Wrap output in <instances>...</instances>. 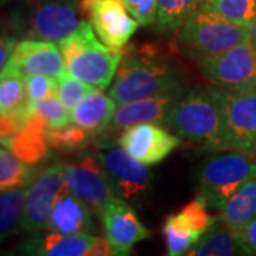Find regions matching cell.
<instances>
[{
    "mask_svg": "<svg viewBox=\"0 0 256 256\" xmlns=\"http://www.w3.org/2000/svg\"><path fill=\"white\" fill-rule=\"evenodd\" d=\"M246 40H249L248 26L222 18L204 2L181 26L176 44L182 54L200 60L224 53Z\"/></svg>",
    "mask_w": 256,
    "mask_h": 256,
    "instance_id": "cell-5",
    "label": "cell"
},
{
    "mask_svg": "<svg viewBox=\"0 0 256 256\" xmlns=\"http://www.w3.org/2000/svg\"><path fill=\"white\" fill-rule=\"evenodd\" d=\"M256 175V162L239 151L212 156L198 175V195L208 208L220 210L229 196L248 178Z\"/></svg>",
    "mask_w": 256,
    "mask_h": 256,
    "instance_id": "cell-6",
    "label": "cell"
},
{
    "mask_svg": "<svg viewBox=\"0 0 256 256\" xmlns=\"http://www.w3.org/2000/svg\"><path fill=\"white\" fill-rule=\"evenodd\" d=\"M28 112H36L44 120L48 130H57L72 122L70 110L64 106L57 96H50L28 106Z\"/></svg>",
    "mask_w": 256,
    "mask_h": 256,
    "instance_id": "cell-31",
    "label": "cell"
},
{
    "mask_svg": "<svg viewBox=\"0 0 256 256\" xmlns=\"http://www.w3.org/2000/svg\"><path fill=\"white\" fill-rule=\"evenodd\" d=\"M184 90H186V82L172 62L160 54L154 46L134 44L122 50L110 96L117 104H124Z\"/></svg>",
    "mask_w": 256,
    "mask_h": 256,
    "instance_id": "cell-1",
    "label": "cell"
},
{
    "mask_svg": "<svg viewBox=\"0 0 256 256\" xmlns=\"http://www.w3.org/2000/svg\"><path fill=\"white\" fill-rule=\"evenodd\" d=\"M82 12L101 42L112 48H122L140 26L124 0H82Z\"/></svg>",
    "mask_w": 256,
    "mask_h": 256,
    "instance_id": "cell-11",
    "label": "cell"
},
{
    "mask_svg": "<svg viewBox=\"0 0 256 256\" xmlns=\"http://www.w3.org/2000/svg\"><path fill=\"white\" fill-rule=\"evenodd\" d=\"M47 124L36 112H28L18 132L6 142L13 154L26 164H36L43 161L48 154V142L46 138Z\"/></svg>",
    "mask_w": 256,
    "mask_h": 256,
    "instance_id": "cell-19",
    "label": "cell"
},
{
    "mask_svg": "<svg viewBox=\"0 0 256 256\" xmlns=\"http://www.w3.org/2000/svg\"><path fill=\"white\" fill-rule=\"evenodd\" d=\"M94 137L90 131L80 127L77 124L74 126H66L57 130H47L46 138L48 146L57 151L63 152H76L82 151Z\"/></svg>",
    "mask_w": 256,
    "mask_h": 256,
    "instance_id": "cell-28",
    "label": "cell"
},
{
    "mask_svg": "<svg viewBox=\"0 0 256 256\" xmlns=\"http://www.w3.org/2000/svg\"><path fill=\"white\" fill-rule=\"evenodd\" d=\"M12 2H13V0H0V10L4 9L8 4H10V3H12Z\"/></svg>",
    "mask_w": 256,
    "mask_h": 256,
    "instance_id": "cell-39",
    "label": "cell"
},
{
    "mask_svg": "<svg viewBox=\"0 0 256 256\" xmlns=\"http://www.w3.org/2000/svg\"><path fill=\"white\" fill-rule=\"evenodd\" d=\"M106 238L117 256L132 254V248L151 236V230L140 220L137 212L124 198H112L100 214Z\"/></svg>",
    "mask_w": 256,
    "mask_h": 256,
    "instance_id": "cell-14",
    "label": "cell"
},
{
    "mask_svg": "<svg viewBox=\"0 0 256 256\" xmlns=\"http://www.w3.org/2000/svg\"><path fill=\"white\" fill-rule=\"evenodd\" d=\"M92 208L68 190L54 204L47 230L60 234H92Z\"/></svg>",
    "mask_w": 256,
    "mask_h": 256,
    "instance_id": "cell-18",
    "label": "cell"
},
{
    "mask_svg": "<svg viewBox=\"0 0 256 256\" xmlns=\"http://www.w3.org/2000/svg\"><path fill=\"white\" fill-rule=\"evenodd\" d=\"M249 158H250V160H254V161H255L256 162V148L255 150H254V151H252V152H250V154H249Z\"/></svg>",
    "mask_w": 256,
    "mask_h": 256,
    "instance_id": "cell-40",
    "label": "cell"
},
{
    "mask_svg": "<svg viewBox=\"0 0 256 256\" xmlns=\"http://www.w3.org/2000/svg\"><path fill=\"white\" fill-rule=\"evenodd\" d=\"M248 28H249V40L256 48V18L252 20V23Z\"/></svg>",
    "mask_w": 256,
    "mask_h": 256,
    "instance_id": "cell-38",
    "label": "cell"
},
{
    "mask_svg": "<svg viewBox=\"0 0 256 256\" xmlns=\"http://www.w3.org/2000/svg\"><path fill=\"white\" fill-rule=\"evenodd\" d=\"M220 218L238 232L256 218V175L248 178L220 208Z\"/></svg>",
    "mask_w": 256,
    "mask_h": 256,
    "instance_id": "cell-23",
    "label": "cell"
},
{
    "mask_svg": "<svg viewBox=\"0 0 256 256\" xmlns=\"http://www.w3.org/2000/svg\"><path fill=\"white\" fill-rule=\"evenodd\" d=\"M97 87H94L92 84L78 80L77 77H74L73 74H70L67 70H64L63 73L57 76L56 96L70 111L73 110L77 104H80Z\"/></svg>",
    "mask_w": 256,
    "mask_h": 256,
    "instance_id": "cell-30",
    "label": "cell"
},
{
    "mask_svg": "<svg viewBox=\"0 0 256 256\" xmlns=\"http://www.w3.org/2000/svg\"><path fill=\"white\" fill-rule=\"evenodd\" d=\"M26 78V90H28V106L36 102V101L43 100L50 96H56L57 92V77L52 76H28Z\"/></svg>",
    "mask_w": 256,
    "mask_h": 256,
    "instance_id": "cell-33",
    "label": "cell"
},
{
    "mask_svg": "<svg viewBox=\"0 0 256 256\" xmlns=\"http://www.w3.org/2000/svg\"><path fill=\"white\" fill-rule=\"evenodd\" d=\"M2 150H3V148H2V146H0V151H2Z\"/></svg>",
    "mask_w": 256,
    "mask_h": 256,
    "instance_id": "cell-41",
    "label": "cell"
},
{
    "mask_svg": "<svg viewBox=\"0 0 256 256\" xmlns=\"http://www.w3.org/2000/svg\"><path fill=\"white\" fill-rule=\"evenodd\" d=\"M64 175L70 191L86 202L97 216L117 196L98 158L92 156H82L74 162L64 164Z\"/></svg>",
    "mask_w": 256,
    "mask_h": 256,
    "instance_id": "cell-12",
    "label": "cell"
},
{
    "mask_svg": "<svg viewBox=\"0 0 256 256\" xmlns=\"http://www.w3.org/2000/svg\"><path fill=\"white\" fill-rule=\"evenodd\" d=\"M58 47L66 70L78 80L104 90L114 80L122 58V48H112L98 42L92 23L84 20L72 34L62 38Z\"/></svg>",
    "mask_w": 256,
    "mask_h": 256,
    "instance_id": "cell-4",
    "label": "cell"
},
{
    "mask_svg": "<svg viewBox=\"0 0 256 256\" xmlns=\"http://www.w3.org/2000/svg\"><path fill=\"white\" fill-rule=\"evenodd\" d=\"M239 239L248 249L249 255H256V218L248 222L244 228L236 232Z\"/></svg>",
    "mask_w": 256,
    "mask_h": 256,
    "instance_id": "cell-36",
    "label": "cell"
},
{
    "mask_svg": "<svg viewBox=\"0 0 256 256\" xmlns=\"http://www.w3.org/2000/svg\"><path fill=\"white\" fill-rule=\"evenodd\" d=\"M9 26L16 36L60 42L82 22V0H13Z\"/></svg>",
    "mask_w": 256,
    "mask_h": 256,
    "instance_id": "cell-3",
    "label": "cell"
},
{
    "mask_svg": "<svg viewBox=\"0 0 256 256\" xmlns=\"http://www.w3.org/2000/svg\"><path fill=\"white\" fill-rule=\"evenodd\" d=\"M16 44H18V36L10 28L9 23L8 26L0 24V70L8 63Z\"/></svg>",
    "mask_w": 256,
    "mask_h": 256,
    "instance_id": "cell-35",
    "label": "cell"
},
{
    "mask_svg": "<svg viewBox=\"0 0 256 256\" xmlns=\"http://www.w3.org/2000/svg\"><path fill=\"white\" fill-rule=\"evenodd\" d=\"M196 63L202 76L216 87L235 88L256 80V48L250 40Z\"/></svg>",
    "mask_w": 256,
    "mask_h": 256,
    "instance_id": "cell-9",
    "label": "cell"
},
{
    "mask_svg": "<svg viewBox=\"0 0 256 256\" xmlns=\"http://www.w3.org/2000/svg\"><path fill=\"white\" fill-rule=\"evenodd\" d=\"M96 236L92 234H60L50 230L48 234L32 232L18 250L24 255L37 256H88Z\"/></svg>",
    "mask_w": 256,
    "mask_h": 256,
    "instance_id": "cell-17",
    "label": "cell"
},
{
    "mask_svg": "<svg viewBox=\"0 0 256 256\" xmlns=\"http://www.w3.org/2000/svg\"><path fill=\"white\" fill-rule=\"evenodd\" d=\"M33 178L28 164L8 150L0 151V192L28 186Z\"/></svg>",
    "mask_w": 256,
    "mask_h": 256,
    "instance_id": "cell-27",
    "label": "cell"
},
{
    "mask_svg": "<svg viewBox=\"0 0 256 256\" xmlns=\"http://www.w3.org/2000/svg\"><path fill=\"white\" fill-rule=\"evenodd\" d=\"M28 186L0 192V242L18 234L22 229Z\"/></svg>",
    "mask_w": 256,
    "mask_h": 256,
    "instance_id": "cell-24",
    "label": "cell"
},
{
    "mask_svg": "<svg viewBox=\"0 0 256 256\" xmlns=\"http://www.w3.org/2000/svg\"><path fill=\"white\" fill-rule=\"evenodd\" d=\"M191 256H236L249 255L238 234L220 220L215 222L188 252Z\"/></svg>",
    "mask_w": 256,
    "mask_h": 256,
    "instance_id": "cell-21",
    "label": "cell"
},
{
    "mask_svg": "<svg viewBox=\"0 0 256 256\" xmlns=\"http://www.w3.org/2000/svg\"><path fill=\"white\" fill-rule=\"evenodd\" d=\"M210 9L230 22L249 26L256 18V0H206Z\"/></svg>",
    "mask_w": 256,
    "mask_h": 256,
    "instance_id": "cell-29",
    "label": "cell"
},
{
    "mask_svg": "<svg viewBox=\"0 0 256 256\" xmlns=\"http://www.w3.org/2000/svg\"><path fill=\"white\" fill-rule=\"evenodd\" d=\"M176 137L210 150H226V134L218 87L186 90L164 124Z\"/></svg>",
    "mask_w": 256,
    "mask_h": 256,
    "instance_id": "cell-2",
    "label": "cell"
},
{
    "mask_svg": "<svg viewBox=\"0 0 256 256\" xmlns=\"http://www.w3.org/2000/svg\"><path fill=\"white\" fill-rule=\"evenodd\" d=\"M118 144L141 164L151 166L164 161L181 146V140L156 122H141L124 128Z\"/></svg>",
    "mask_w": 256,
    "mask_h": 256,
    "instance_id": "cell-13",
    "label": "cell"
},
{
    "mask_svg": "<svg viewBox=\"0 0 256 256\" xmlns=\"http://www.w3.org/2000/svg\"><path fill=\"white\" fill-rule=\"evenodd\" d=\"M117 196L130 202H141L152 185V174L124 148H110L97 154Z\"/></svg>",
    "mask_w": 256,
    "mask_h": 256,
    "instance_id": "cell-10",
    "label": "cell"
},
{
    "mask_svg": "<svg viewBox=\"0 0 256 256\" xmlns=\"http://www.w3.org/2000/svg\"><path fill=\"white\" fill-rule=\"evenodd\" d=\"M220 90L226 150L249 156L256 148V80L242 87Z\"/></svg>",
    "mask_w": 256,
    "mask_h": 256,
    "instance_id": "cell-7",
    "label": "cell"
},
{
    "mask_svg": "<svg viewBox=\"0 0 256 256\" xmlns=\"http://www.w3.org/2000/svg\"><path fill=\"white\" fill-rule=\"evenodd\" d=\"M116 108L117 102L112 97L101 92L100 88H96L70 111L72 122L86 128L96 137L110 127Z\"/></svg>",
    "mask_w": 256,
    "mask_h": 256,
    "instance_id": "cell-20",
    "label": "cell"
},
{
    "mask_svg": "<svg viewBox=\"0 0 256 256\" xmlns=\"http://www.w3.org/2000/svg\"><path fill=\"white\" fill-rule=\"evenodd\" d=\"M70 190L63 162H54L33 175L26 190L22 229L28 234L47 229L57 200Z\"/></svg>",
    "mask_w": 256,
    "mask_h": 256,
    "instance_id": "cell-8",
    "label": "cell"
},
{
    "mask_svg": "<svg viewBox=\"0 0 256 256\" xmlns=\"http://www.w3.org/2000/svg\"><path fill=\"white\" fill-rule=\"evenodd\" d=\"M0 114L23 120L28 114L26 78L10 63L0 70Z\"/></svg>",
    "mask_w": 256,
    "mask_h": 256,
    "instance_id": "cell-22",
    "label": "cell"
},
{
    "mask_svg": "<svg viewBox=\"0 0 256 256\" xmlns=\"http://www.w3.org/2000/svg\"><path fill=\"white\" fill-rule=\"evenodd\" d=\"M116 255L114 249L111 246V244L108 242V239L106 238H97L94 239L92 248H90V252L88 256H111Z\"/></svg>",
    "mask_w": 256,
    "mask_h": 256,
    "instance_id": "cell-37",
    "label": "cell"
},
{
    "mask_svg": "<svg viewBox=\"0 0 256 256\" xmlns=\"http://www.w3.org/2000/svg\"><path fill=\"white\" fill-rule=\"evenodd\" d=\"M130 14L136 18L140 26H152L156 20L158 0H124Z\"/></svg>",
    "mask_w": 256,
    "mask_h": 256,
    "instance_id": "cell-34",
    "label": "cell"
},
{
    "mask_svg": "<svg viewBox=\"0 0 256 256\" xmlns=\"http://www.w3.org/2000/svg\"><path fill=\"white\" fill-rule=\"evenodd\" d=\"M162 234L166 245V255L170 256L188 255V252L202 236L190 226L180 212L170 215L165 220Z\"/></svg>",
    "mask_w": 256,
    "mask_h": 256,
    "instance_id": "cell-25",
    "label": "cell"
},
{
    "mask_svg": "<svg viewBox=\"0 0 256 256\" xmlns=\"http://www.w3.org/2000/svg\"><path fill=\"white\" fill-rule=\"evenodd\" d=\"M205 0H158L156 26L160 33H172L181 28Z\"/></svg>",
    "mask_w": 256,
    "mask_h": 256,
    "instance_id": "cell-26",
    "label": "cell"
},
{
    "mask_svg": "<svg viewBox=\"0 0 256 256\" xmlns=\"http://www.w3.org/2000/svg\"><path fill=\"white\" fill-rule=\"evenodd\" d=\"M180 214L182 215L184 220L190 224V226L201 235H204L216 220L208 214V205L200 195L188 202L186 205H184Z\"/></svg>",
    "mask_w": 256,
    "mask_h": 256,
    "instance_id": "cell-32",
    "label": "cell"
},
{
    "mask_svg": "<svg viewBox=\"0 0 256 256\" xmlns=\"http://www.w3.org/2000/svg\"><path fill=\"white\" fill-rule=\"evenodd\" d=\"M184 92H166L142 100H134L124 104H118L114 117L111 120V130H124V128L141 124V122H156L164 124L166 116L170 114L175 102L182 97Z\"/></svg>",
    "mask_w": 256,
    "mask_h": 256,
    "instance_id": "cell-16",
    "label": "cell"
},
{
    "mask_svg": "<svg viewBox=\"0 0 256 256\" xmlns=\"http://www.w3.org/2000/svg\"><path fill=\"white\" fill-rule=\"evenodd\" d=\"M8 63L24 77L37 74L57 77L66 70L62 50L56 42L38 38H23L18 42Z\"/></svg>",
    "mask_w": 256,
    "mask_h": 256,
    "instance_id": "cell-15",
    "label": "cell"
}]
</instances>
